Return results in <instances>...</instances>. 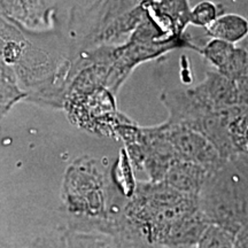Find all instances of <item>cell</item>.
<instances>
[{"instance_id": "obj_7", "label": "cell", "mask_w": 248, "mask_h": 248, "mask_svg": "<svg viewBox=\"0 0 248 248\" xmlns=\"http://www.w3.org/2000/svg\"><path fill=\"white\" fill-rule=\"evenodd\" d=\"M198 101L210 109H223L240 105L237 86L217 70H207L202 82L188 88Z\"/></svg>"}, {"instance_id": "obj_11", "label": "cell", "mask_w": 248, "mask_h": 248, "mask_svg": "<svg viewBox=\"0 0 248 248\" xmlns=\"http://www.w3.org/2000/svg\"><path fill=\"white\" fill-rule=\"evenodd\" d=\"M228 131L238 154L248 152V105L231 106L228 111Z\"/></svg>"}, {"instance_id": "obj_1", "label": "cell", "mask_w": 248, "mask_h": 248, "mask_svg": "<svg viewBox=\"0 0 248 248\" xmlns=\"http://www.w3.org/2000/svg\"><path fill=\"white\" fill-rule=\"evenodd\" d=\"M209 222L199 195L161 182H137L115 219L113 235L142 247H195Z\"/></svg>"}, {"instance_id": "obj_3", "label": "cell", "mask_w": 248, "mask_h": 248, "mask_svg": "<svg viewBox=\"0 0 248 248\" xmlns=\"http://www.w3.org/2000/svg\"><path fill=\"white\" fill-rule=\"evenodd\" d=\"M199 201L209 224L218 226L233 237L248 224V200L240 172L232 160L209 173Z\"/></svg>"}, {"instance_id": "obj_10", "label": "cell", "mask_w": 248, "mask_h": 248, "mask_svg": "<svg viewBox=\"0 0 248 248\" xmlns=\"http://www.w3.org/2000/svg\"><path fill=\"white\" fill-rule=\"evenodd\" d=\"M133 167L124 147L121 148L119 156L111 166L109 178L113 187L123 199L128 200L135 193L137 181L135 179Z\"/></svg>"}, {"instance_id": "obj_13", "label": "cell", "mask_w": 248, "mask_h": 248, "mask_svg": "<svg viewBox=\"0 0 248 248\" xmlns=\"http://www.w3.org/2000/svg\"><path fill=\"white\" fill-rule=\"evenodd\" d=\"M224 7L221 4L210 1V0H203L191 8L190 11V24L198 28H206L217 16L223 14Z\"/></svg>"}, {"instance_id": "obj_12", "label": "cell", "mask_w": 248, "mask_h": 248, "mask_svg": "<svg viewBox=\"0 0 248 248\" xmlns=\"http://www.w3.org/2000/svg\"><path fill=\"white\" fill-rule=\"evenodd\" d=\"M234 46V44H230L223 40L210 38L206 45L201 46L198 53L202 55L213 67H215L216 70H218L230 58Z\"/></svg>"}, {"instance_id": "obj_4", "label": "cell", "mask_w": 248, "mask_h": 248, "mask_svg": "<svg viewBox=\"0 0 248 248\" xmlns=\"http://www.w3.org/2000/svg\"><path fill=\"white\" fill-rule=\"evenodd\" d=\"M64 106L73 122L102 137L117 139L116 128L130 119L119 111L116 95L105 86L67 91Z\"/></svg>"}, {"instance_id": "obj_2", "label": "cell", "mask_w": 248, "mask_h": 248, "mask_svg": "<svg viewBox=\"0 0 248 248\" xmlns=\"http://www.w3.org/2000/svg\"><path fill=\"white\" fill-rule=\"evenodd\" d=\"M62 194L74 216L84 218L91 230L109 234L125 202L113 187L109 173L98 160L89 157H83L69 167Z\"/></svg>"}, {"instance_id": "obj_9", "label": "cell", "mask_w": 248, "mask_h": 248, "mask_svg": "<svg viewBox=\"0 0 248 248\" xmlns=\"http://www.w3.org/2000/svg\"><path fill=\"white\" fill-rule=\"evenodd\" d=\"M204 31L209 38L237 45L248 36V18L240 14L223 13L204 28Z\"/></svg>"}, {"instance_id": "obj_5", "label": "cell", "mask_w": 248, "mask_h": 248, "mask_svg": "<svg viewBox=\"0 0 248 248\" xmlns=\"http://www.w3.org/2000/svg\"><path fill=\"white\" fill-rule=\"evenodd\" d=\"M145 1L146 0H95L80 16L73 20L74 31L78 37V47L82 48V52L92 49L97 37L108 24Z\"/></svg>"}, {"instance_id": "obj_6", "label": "cell", "mask_w": 248, "mask_h": 248, "mask_svg": "<svg viewBox=\"0 0 248 248\" xmlns=\"http://www.w3.org/2000/svg\"><path fill=\"white\" fill-rule=\"evenodd\" d=\"M161 126L177 154L178 160L199 164L209 173L217 171L228 162L222 159L212 142L199 132L181 124L168 122L162 123Z\"/></svg>"}, {"instance_id": "obj_15", "label": "cell", "mask_w": 248, "mask_h": 248, "mask_svg": "<svg viewBox=\"0 0 248 248\" xmlns=\"http://www.w3.org/2000/svg\"><path fill=\"white\" fill-rule=\"evenodd\" d=\"M44 1H45V0H30V5L35 6V7H38V6Z\"/></svg>"}, {"instance_id": "obj_8", "label": "cell", "mask_w": 248, "mask_h": 248, "mask_svg": "<svg viewBox=\"0 0 248 248\" xmlns=\"http://www.w3.org/2000/svg\"><path fill=\"white\" fill-rule=\"evenodd\" d=\"M209 172L199 164L178 160L173 162L164 176L163 182L191 195H199Z\"/></svg>"}, {"instance_id": "obj_14", "label": "cell", "mask_w": 248, "mask_h": 248, "mask_svg": "<svg viewBox=\"0 0 248 248\" xmlns=\"http://www.w3.org/2000/svg\"><path fill=\"white\" fill-rule=\"evenodd\" d=\"M240 45L245 46L247 48V64L245 68L244 74L237 82H234L235 86H237L238 94H239V101L240 105H248V44L247 43L241 42ZM238 45V44H237Z\"/></svg>"}]
</instances>
